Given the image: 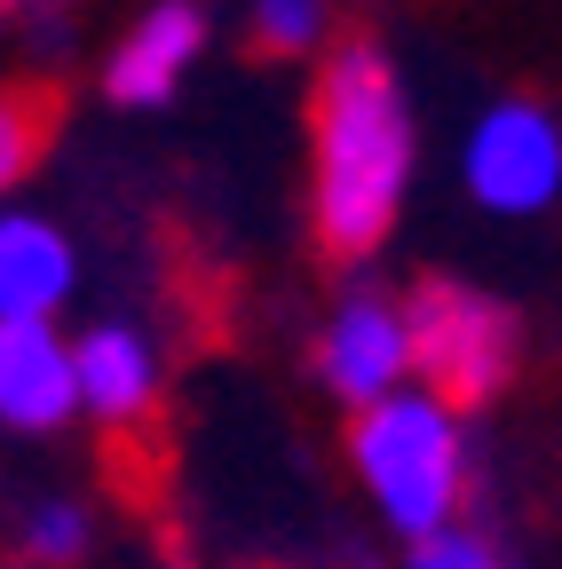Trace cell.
<instances>
[{"instance_id": "cell-1", "label": "cell", "mask_w": 562, "mask_h": 569, "mask_svg": "<svg viewBox=\"0 0 562 569\" xmlns=\"http://www.w3.org/2000/svg\"><path fill=\"white\" fill-rule=\"evenodd\" d=\"M412 103L381 48H333L309 96V222L333 253H373L412 190Z\"/></svg>"}, {"instance_id": "cell-2", "label": "cell", "mask_w": 562, "mask_h": 569, "mask_svg": "<svg viewBox=\"0 0 562 569\" xmlns=\"http://www.w3.org/2000/svg\"><path fill=\"white\" fill-rule=\"evenodd\" d=\"M348 467H357L365 498L381 507V522L420 546L460 522L467 498V427L460 403H444L436 388H396L381 403H365L348 419Z\"/></svg>"}, {"instance_id": "cell-3", "label": "cell", "mask_w": 562, "mask_h": 569, "mask_svg": "<svg viewBox=\"0 0 562 569\" xmlns=\"http://www.w3.org/2000/svg\"><path fill=\"white\" fill-rule=\"evenodd\" d=\"M404 325H412V380L436 388L444 403H483L491 388H507L515 372V317L475 293V284L428 277L404 293Z\"/></svg>"}, {"instance_id": "cell-4", "label": "cell", "mask_w": 562, "mask_h": 569, "mask_svg": "<svg viewBox=\"0 0 562 569\" xmlns=\"http://www.w3.org/2000/svg\"><path fill=\"white\" fill-rule=\"evenodd\" d=\"M460 182L483 213H546L562 198V119L531 96H507V103H483L467 142H460Z\"/></svg>"}, {"instance_id": "cell-5", "label": "cell", "mask_w": 562, "mask_h": 569, "mask_svg": "<svg viewBox=\"0 0 562 569\" xmlns=\"http://www.w3.org/2000/svg\"><path fill=\"white\" fill-rule=\"evenodd\" d=\"M317 380L348 411H365V403L412 388V325H404V301L396 293H373V284L341 293L333 317H325V332H317Z\"/></svg>"}, {"instance_id": "cell-6", "label": "cell", "mask_w": 562, "mask_h": 569, "mask_svg": "<svg viewBox=\"0 0 562 569\" xmlns=\"http://www.w3.org/2000/svg\"><path fill=\"white\" fill-rule=\"evenodd\" d=\"M80 293V246L56 213L0 206V325H56Z\"/></svg>"}, {"instance_id": "cell-7", "label": "cell", "mask_w": 562, "mask_h": 569, "mask_svg": "<svg viewBox=\"0 0 562 569\" xmlns=\"http://www.w3.org/2000/svg\"><path fill=\"white\" fill-rule=\"evenodd\" d=\"M206 48V9L198 0H151L144 17H135L103 63V96L127 103V111H159Z\"/></svg>"}, {"instance_id": "cell-8", "label": "cell", "mask_w": 562, "mask_h": 569, "mask_svg": "<svg viewBox=\"0 0 562 569\" xmlns=\"http://www.w3.org/2000/svg\"><path fill=\"white\" fill-rule=\"evenodd\" d=\"M159 340L144 325H88L72 332V380H80V411L103 419V427H144L151 403H159Z\"/></svg>"}, {"instance_id": "cell-9", "label": "cell", "mask_w": 562, "mask_h": 569, "mask_svg": "<svg viewBox=\"0 0 562 569\" xmlns=\"http://www.w3.org/2000/svg\"><path fill=\"white\" fill-rule=\"evenodd\" d=\"M63 419H80V380H72L63 325H0V427L56 436Z\"/></svg>"}, {"instance_id": "cell-10", "label": "cell", "mask_w": 562, "mask_h": 569, "mask_svg": "<svg viewBox=\"0 0 562 569\" xmlns=\"http://www.w3.org/2000/svg\"><path fill=\"white\" fill-rule=\"evenodd\" d=\"M325 24H333L325 0H246V32H254V48H269V56H309V48H325Z\"/></svg>"}, {"instance_id": "cell-11", "label": "cell", "mask_w": 562, "mask_h": 569, "mask_svg": "<svg viewBox=\"0 0 562 569\" xmlns=\"http://www.w3.org/2000/svg\"><path fill=\"white\" fill-rule=\"evenodd\" d=\"M17 538H24L32 561L63 569V561H80V553H88V507H80V498H32L24 522H17Z\"/></svg>"}, {"instance_id": "cell-12", "label": "cell", "mask_w": 562, "mask_h": 569, "mask_svg": "<svg viewBox=\"0 0 562 569\" xmlns=\"http://www.w3.org/2000/svg\"><path fill=\"white\" fill-rule=\"evenodd\" d=\"M40 142H48L40 103H32V96H17V88H0V206H9V198H17V182L40 167Z\"/></svg>"}, {"instance_id": "cell-13", "label": "cell", "mask_w": 562, "mask_h": 569, "mask_svg": "<svg viewBox=\"0 0 562 569\" xmlns=\"http://www.w3.org/2000/svg\"><path fill=\"white\" fill-rule=\"evenodd\" d=\"M404 569H500V553H491V538H475V530L452 522V530H436V538H420Z\"/></svg>"}, {"instance_id": "cell-14", "label": "cell", "mask_w": 562, "mask_h": 569, "mask_svg": "<svg viewBox=\"0 0 562 569\" xmlns=\"http://www.w3.org/2000/svg\"><path fill=\"white\" fill-rule=\"evenodd\" d=\"M32 9H48V0H32Z\"/></svg>"}]
</instances>
